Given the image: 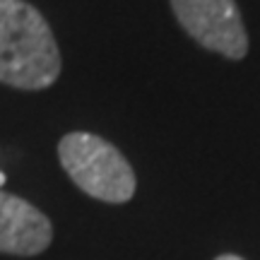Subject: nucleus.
<instances>
[{
	"label": "nucleus",
	"mask_w": 260,
	"mask_h": 260,
	"mask_svg": "<svg viewBox=\"0 0 260 260\" xmlns=\"http://www.w3.org/2000/svg\"><path fill=\"white\" fill-rule=\"evenodd\" d=\"M60 68L46 17L24 0H0V84L41 92L60 77Z\"/></svg>",
	"instance_id": "obj_1"
},
{
	"label": "nucleus",
	"mask_w": 260,
	"mask_h": 260,
	"mask_svg": "<svg viewBox=\"0 0 260 260\" xmlns=\"http://www.w3.org/2000/svg\"><path fill=\"white\" fill-rule=\"evenodd\" d=\"M58 159L75 186L102 203L121 205L135 195V171L109 140L94 133H68L58 142Z\"/></svg>",
	"instance_id": "obj_2"
},
{
	"label": "nucleus",
	"mask_w": 260,
	"mask_h": 260,
	"mask_svg": "<svg viewBox=\"0 0 260 260\" xmlns=\"http://www.w3.org/2000/svg\"><path fill=\"white\" fill-rule=\"evenodd\" d=\"M178 24L207 51L241 60L248 53V34L236 0H171Z\"/></svg>",
	"instance_id": "obj_3"
},
{
	"label": "nucleus",
	"mask_w": 260,
	"mask_h": 260,
	"mask_svg": "<svg viewBox=\"0 0 260 260\" xmlns=\"http://www.w3.org/2000/svg\"><path fill=\"white\" fill-rule=\"evenodd\" d=\"M53 241V224L37 205L0 188V253L39 255Z\"/></svg>",
	"instance_id": "obj_4"
},
{
	"label": "nucleus",
	"mask_w": 260,
	"mask_h": 260,
	"mask_svg": "<svg viewBox=\"0 0 260 260\" xmlns=\"http://www.w3.org/2000/svg\"><path fill=\"white\" fill-rule=\"evenodd\" d=\"M214 260H243V258H239V255H219V258H214Z\"/></svg>",
	"instance_id": "obj_5"
},
{
	"label": "nucleus",
	"mask_w": 260,
	"mask_h": 260,
	"mask_svg": "<svg viewBox=\"0 0 260 260\" xmlns=\"http://www.w3.org/2000/svg\"><path fill=\"white\" fill-rule=\"evenodd\" d=\"M5 181H8V178H5V174H3V171H0V188L5 186Z\"/></svg>",
	"instance_id": "obj_6"
}]
</instances>
